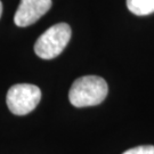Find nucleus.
Wrapping results in <instances>:
<instances>
[{
    "instance_id": "4",
    "label": "nucleus",
    "mask_w": 154,
    "mask_h": 154,
    "mask_svg": "<svg viewBox=\"0 0 154 154\" xmlns=\"http://www.w3.org/2000/svg\"><path fill=\"white\" fill-rule=\"evenodd\" d=\"M51 0H21L14 22L17 26L25 28L35 23L50 9Z\"/></svg>"
},
{
    "instance_id": "6",
    "label": "nucleus",
    "mask_w": 154,
    "mask_h": 154,
    "mask_svg": "<svg viewBox=\"0 0 154 154\" xmlns=\"http://www.w3.org/2000/svg\"><path fill=\"white\" fill-rule=\"evenodd\" d=\"M122 154H154V146L153 145H142L136 146L132 149H127Z\"/></svg>"
},
{
    "instance_id": "3",
    "label": "nucleus",
    "mask_w": 154,
    "mask_h": 154,
    "mask_svg": "<svg viewBox=\"0 0 154 154\" xmlns=\"http://www.w3.org/2000/svg\"><path fill=\"white\" fill-rule=\"evenodd\" d=\"M41 99V90L31 83H17L9 88L6 97L7 106L13 114L25 116L32 112Z\"/></svg>"
},
{
    "instance_id": "1",
    "label": "nucleus",
    "mask_w": 154,
    "mask_h": 154,
    "mask_svg": "<svg viewBox=\"0 0 154 154\" xmlns=\"http://www.w3.org/2000/svg\"><path fill=\"white\" fill-rule=\"evenodd\" d=\"M109 87L103 78L85 75L78 78L69 91V99L75 107H86L100 104L107 96Z\"/></svg>"
},
{
    "instance_id": "7",
    "label": "nucleus",
    "mask_w": 154,
    "mask_h": 154,
    "mask_svg": "<svg viewBox=\"0 0 154 154\" xmlns=\"http://www.w3.org/2000/svg\"><path fill=\"white\" fill-rule=\"evenodd\" d=\"M1 14H2V4L0 1V17H1Z\"/></svg>"
},
{
    "instance_id": "2",
    "label": "nucleus",
    "mask_w": 154,
    "mask_h": 154,
    "mask_svg": "<svg viewBox=\"0 0 154 154\" xmlns=\"http://www.w3.org/2000/svg\"><path fill=\"white\" fill-rule=\"evenodd\" d=\"M71 39V28L66 23H58L46 30L34 45L35 54L44 60L55 58L61 54Z\"/></svg>"
},
{
    "instance_id": "5",
    "label": "nucleus",
    "mask_w": 154,
    "mask_h": 154,
    "mask_svg": "<svg viewBox=\"0 0 154 154\" xmlns=\"http://www.w3.org/2000/svg\"><path fill=\"white\" fill-rule=\"evenodd\" d=\"M127 7L132 14L145 16L154 13V0H127Z\"/></svg>"
}]
</instances>
